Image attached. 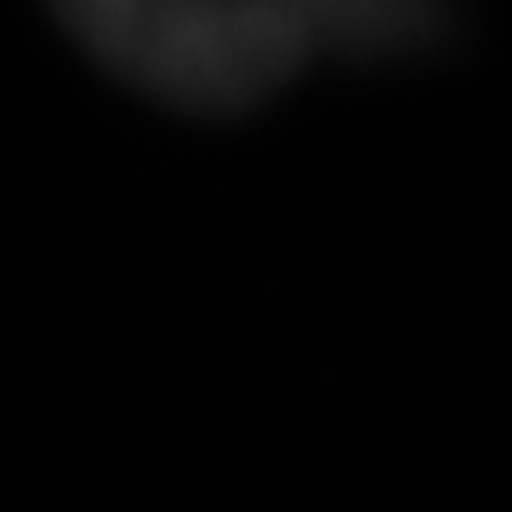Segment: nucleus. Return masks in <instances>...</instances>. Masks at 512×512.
I'll return each instance as SVG.
<instances>
[{
	"label": "nucleus",
	"instance_id": "obj_1",
	"mask_svg": "<svg viewBox=\"0 0 512 512\" xmlns=\"http://www.w3.org/2000/svg\"><path fill=\"white\" fill-rule=\"evenodd\" d=\"M120 85L189 110L244 115L309 60L269 0H45Z\"/></svg>",
	"mask_w": 512,
	"mask_h": 512
},
{
	"label": "nucleus",
	"instance_id": "obj_2",
	"mask_svg": "<svg viewBox=\"0 0 512 512\" xmlns=\"http://www.w3.org/2000/svg\"><path fill=\"white\" fill-rule=\"evenodd\" d=\"M304 55L393 60L448 30V0H269Z\"/></svg>",
	"mask_w": 512,
	"mask_h": 512
}]
</instances>
